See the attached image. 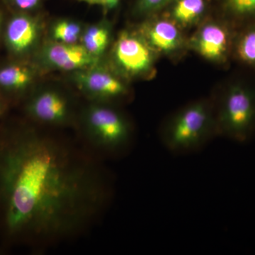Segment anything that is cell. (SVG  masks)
Listing matches in <instances>:
<instances>
[{
    "instance_id": "cell-21",
    "label": "cell",
    "mask_w": 255,
    "mask_h": 255,
    "mask_svg": "<svg viewBox=\"0 0 255 255\" xmlns=\"http://www.w3.org/2000/svg\"><path fill=\"white\" fill-rule=\"evenodd\" d=\"M4 104L2 103L1 100H0V117H1V114H2L3 112H4Z\"/></svg>"
},
{
    "instance_id": "cell-6",
    "label": "cell",
    "mask_w": 255,
    "mask_h": 255,
    "mask_svg": "<svg viewBox=\"0 0 255 255\" xmlns=\"http://www.w3.org/2000/svg\"><path fill=\"white\" fill-rule=\"evenodd\" d=\"M68 75L73 87L85 102L117 106L130 97L128 82L105 58L92 66Z\"/></svg>"
},
{
    "instance_id": "cell-2",
    "label": "cell",
    "mask_w": 255,
    "mask_h": 255,
    "mask_svg": "<svg viewBox=\"0 0 255 255\" xmlns=\"http://www.w3.org/2000/svg\"><path fill=\"white\" fill-rule=\"evenodd\" d=\"M74 130L80 143L102 159L124 156L133 145L131 122L115 105L85 102Z\"/></svg>"
},
{
    "instance_id": "cell-22",
    "label": "cell",
    "mask_w": 255,
    "mask_h": 255,
    "mask_svg": "<svg viewBox=\"0 0 255 255\" xmlns=\"http://www.w3.org/2000/svg\"><path fill=\"white\" fill-rule=\"evenodd\" d=\"M1 16L0 15V27H1Z\"/></svg>"
},
{
    "instance_id": "cell-16",
    "label": "cell",
    "mask_w": 255,
    "mask_h": 255,
    "mask_svg": "<svg viewBox=\"0 0 255 255\" xmlns=\"http://www.w3.org/2000/svg\"><path fill=\"white\" fill-rule=\"evenodd\" d=\"M236 32L233 53L241 63L255 68V23L243 26Z\"/></svg>"
},
{
    "instance_id": "cell-9",
    "label": "cell",
    "mask_w": 255,
    "mask_h": 255,
    "mask_svg": "<svg viewBox=\"0 0 255 255\" xmlns=\"http://www.w3.org/2000/svg\"><path fill=\"white\" fill-rule=\"evenodd\" d=\"M45 31L44 19L39 12H20L7 23L6 46L15 55L33 58L44 41Z\"/></svg>"
},
{
    "instance_id": "cell-14",
    "label": "cell",
    "mask_w": 255,
    "mask_h": 255,
    "mask_svg": "<svg viewBox=\"0 0 255 255\" xmlns=\"http://www.w3.org/2000/svg\"><path fill=\"white\" fill-rule=\"evenodd\" d=\"M209 0H175L168 7V17L180 27L192 26L204 17Z\"/></svg>"
},
{
    "instance_id": "cell-12",
    "label": "cell",
    "mask_w": 255,
    "mask_h": 255,
    "mask_svg": "<svg viewBox=\"0 0 255 255\" xmlns=\"http://www.w3.org/2000/svg\"><path fill=\"white\" fill-rule=\"evenodd\" d=\"M46 75L33 60L9 64L0 68V88L28 97Z\"/></svg>"
},
{
    "instance_id": "cell-7",
    "label": "cell",
    "mask_w": 255,
    "mask_h": 255,
    "mask_svg": "<svg viewBox=\"0 0 255 255\" xmlns=\"http://www.w3.org/2000/svg\"><path fill=\"white\" fill-rule=\"evenodd\" d=\"M156 56L136 29H124L114 40L107 61L128 81L150 75L154 70Z\"/></svg>"
},
{
    "instance_id": "cell-1",
    "label": "cell",
    "mask_w": 255,
    "mask_h": 255,
    "mask_svg": "<svg viewBox=\"0 0 255 255\" xmlns=\"http://www.w3.org/2000/svg\"><path fill=\"white\" fill-rule=\"evenodd\" d=\"M58 131L29 122L0 135L5 230L38 253L90 230L113 197L102 159Z\"/></svg>"
},
{
    "instance_id": "cell-3",
    "label": "cell",
    "mask_w": 255,
    "mask_h": 255,
    "mask_svg": "<svg viewBox=\"0 0 255 255\" xmlns=\"http://www.w3.org/2000/svg\"><path fill=\"white\" fill-rule=\"evenodd\" d=\"M216 135L214 107L199 101L174 114L162 128L160 139L169 152L181 155L201 150Z\"/></svg>"
},
{
    "instance_id": "cell-5",
    "label": "cell",
    "mask_w": 255,
    "mask_h": 255,
    "mask_svg": "<svg viewBox=\"0 0 255 255\" xmlns=\"http://www.w3.org/2000/svg\"><path fill=\"white\" fill-rule=\"evenodd\" d=\"M215 117L218 135L241 143L251 140L255 136V87L240 80L230 84Z\"/></svg>"
},
{
    "instance_id": "cell-13",
    "label": "cell",
    "mask_w": 255,
    "mask_h": 255,
    "mask_svg": "<svg viewBox=\"0 0 255 255\" xmlns=\"http://www.w3.org/2000/svg\"><path fill=\"white\" fill-rule=\"evenodd\" d=\"M112 40V28L110 21L102 19L98 22L85 25L80 43L97 60L105 58Z\"/></svg>"
},
{
    "instance_id": "cell-18",
    "label": "cell",
    "mask_w": 255,
    "mask_h": 255,
    "mask_svg": "<svg viewBox=\"0 0 255 255\" xmlns=\"http://www.w3.org/2000/svg\"><path fill=\"white\" fill-rule=\"evenodd\" d=\"M174 1L175 0H135L132 5V14L139 18L150 17L167 9Z\"/></svg>"
},
{
    "instance_id": "cell-10",
    "label": "cell",
    "mask_w": 255,
    "mask_h": 255,
    "mask_svg": "<svg viewBox=\"0 0 255 255\" xmlns=\"http://www.w3.org/2000/svg\"><path fill=\"white\" fill-rule=\"evenodd\" d=\"M230 21H209L203 25L193 37L191 46L209 61L226 63L233 53L236 32Z\"/></svg>"
},
{
    "instance_id": "cell-11",
    "label": "cell",
    "mask_w": 255,
    "mask_h": 255,
    "mask_svg": "<svg viewBox=\"0 0 255 255\" xmlns=\"http://www.w3.org/2000/svg\"><path fill=\"white\" fill-rule=\"evenodd\" d=\"M136 30L157 55L173 54L184 46L180 26L168 16L146 18Z\"/></svg>"
},
{
    "instance_id": "cell-15",
    "label": "cell",
    "mask_w": 255,
    "mask_h": 255,
    "mask_svg": "<svg viewBox=\"0 0 255 255\" xmlns=\"http://www.w3.org/2000/svg\"><path fill=\"white\" fill-rule=\"evenodd\" d=\"M85 25L70 18L55 20L47 30V38L58 43L67 44L80 43Z\"/></svg>"
},
{
    "instance_id": "cell-4",
    "label": "cell",
    "mask_w": 255,
    "mask_h": 255,
    "mask_svg": "<svg viewBox=\"0 0 255 255\" xmlns=\"http://www.w3.org/2000/svg\"><path fill=\"white\" fill-rule=\"evenodd\" d=\"M82 105L70 90L41 82L26 97L25 112L29 122L38 127L74 130Z\"/></svg>"
},
{
    "instance_id": "cell-20",
    "label": "cell",
    "mask_w": 255,
    "mask_h": 255,
    "mask_svg": "<svg viewBox=\"0 0 255 255\" xmlns=\"http://www.w3.org/2000/svg\"><path fill=\"white\" fill-rule=\"evenodd\" d=\"M90 5H97L106 10L112 9L118 5L120 0H78Z\"/></svg>"
},
{
    "instance_id": "cell-17",
    "label": "cell",
    "mask_w": 255,
    "mask_h": 255,
    "mask_svg": "<svg viewBox=\"0 0 255 255\" xmlns=\"http://www.w3.org/2000/svg\"><path fill=\"white\" fill-rule=\"evenodd\" d=\"M221 11L228 21L242 26L255 23V0H220Z\"/></svg>"
},
{
    "instance_id": "cell-19",
    "label": "cell",
    "mask_w": 255,
    "mask_h": 255,
    "mask_svg": "<svg viewBox=\"0 0 255 255\" xmlns=\"http://www.w3.org/2000/svg\"><path fill=\"white\" fill-rule=\"evenodd\" d=\"M46 0H10L13 6L21 13L39 11Z\"/></svg>"
},
{
    "instance_id": "cell-8",
    "label": "cell",
    "mask_w": 255,
    "mask_h": 255,
    "mask_svg": "<svg viewBox=\"0 0 255 255\" xmlns=\"http://www.w3.org/2000/svg\"><path fill=\"white\" fill-rule=\"evenodd\" d=\"M32 60L47 75L52 72L75 73L101 60L95 59L89 54L80 43L67 44L46 38Z\"/></svg>"
}]
</instances>
